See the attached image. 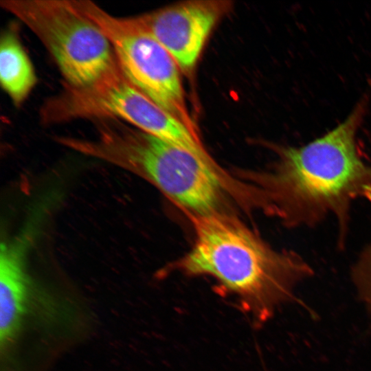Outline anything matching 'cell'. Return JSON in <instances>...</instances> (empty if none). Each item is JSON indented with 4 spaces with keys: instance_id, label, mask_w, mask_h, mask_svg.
I'll return each instance as SVG.
<instances>
[{
    "instance_id": "cell-1",
    "label": "cell",
    "mask_w": 371,
    "mask_h": 371,
    "mask_svg": "<svg viewBox=\"0 0 371 371\" xmlns=\"http://www.w3.org/2000/svg\"><path fill=\"white\" fill-rule=\"evenodd\" d=\"M363 96L347 117L322 136L298 147L279 149L269 177L273 210L292 227H313L329 215L344 243L348 212L357 199L371 202V166L363 158L357 133L366 116Z\"/></svg>"
},
{
    "instance_id": "cell-2",
    "label": "cell",
    "mask_w": 371,
    "mask_h": 371,
    "mask_svg": "<svg viewBox=\"0 0 371 371\" xmlns=\"http://www.w3.org/2000/svg\"><path fill=\"white\" fill-rule=\"evenodd\" d=\"M191 218L194 243L178 269L214 278L258 324L268 320L296 284L313 274L300 255L275 251L230 216L214 212Z\"/></svg>"
},
{
    "instance_id": "cell-3",
    "label": "cell",
    "mask_w": 371,
    "mask_h": 371,
    "mask_svg": "<svg viewBox=\"0 0 371 371\" xmlns=\"http://www.w3.org/2000/svg\"><path fill=\"white\" fill-rule=\"evenodd\" d=\"M93 122V139L64 137L61 145L141 177L193 214L215 212L224 178L218 166L122 121Z\"/></svg>"
},
{
    "instance_id": "cell-4",
    "label": "cell",
    "mask_w": 371,
    "mask_h": 371,
    "mask_svg": "<svg viewBox=\"0 0 371 371\" xmlns=\"http://www.w3.org/2000/svg\"><path fill=\"white\" fill-rule=\"evenodd\" d=\"M1 7L23 23L49 52L63 84L85 87L119 65L101 28L67 0H2Z\"/></svg>"
},
{
    "instance_id": "cell-5",
    "label": "cell",
    "mask_w": 371,
    "mask_h": 371,
    "mask_svg": "<svg viewBox=\"0 0 371 371\" xmlns=\"http://www.w3.org/2000/svg\"><path fill=\"white\" fill-rule=\"evenodd\" d=\"M39 117L45 125L117 120L186 149L196 143L188 128L135 87L119 66L85 87L63 84L44 102Z\"/></svg>"
},
{
    "instance_id": "cell-6",
    "label": "cell",
    "mask_w": 371,
    "mask_h": 371,
    "mask_svg": "<svg viewBox=\"0 0 371 371\" xmlns=\"http://www.w3.org/2000/svg\"><path fill=\"white\" fill-rule=\"evenodd\" d=\"M72 1L76 8L93 20L106 36L126 78L200 137L187 106L181 71L170 53L133 16H114L89 0Z\"/></svg>"
},
{
    "instance_id": "cell-7",
    "label": "cell",
    "mask_w": 371,
    "mask_h": 371,
    "mask_svg": "<svg viewBox=\"0 0 371 371\" xmlns=\"http://www.w3.org/2000/svg\"><path fill=\"white\" fill-rule=\"evenodd\" d=\"M230 7L228 1H190L133 18L170 53L181 72L190 74L214 26Z\"/></svg>"
},
{
    "instance_id": "cell-8",
    "label": "cell",
    "mask_w": 371,
    "mask_h": 371,
    "mask_svg": "<svg viewBox=\"0 0 371 371\" xmlns=\"http://www.w3.org/2000/svg\"><path fill=\"white\" fill-rule=\"evenodd\" d=\"M27 233L3 242L0 252V339L9 341L16 333L25 312L28 290L25 258Z\"/></svg>"
},
{
    "instance_id": "cell-9",
    "label": "cell",
    "mask_w": 371,
    "mask_h": 371,
    "mask_svg": "<svg viewBox=\"0 0 371 371\" xmlns=\"http://www.w3.org/2000/svg\"><path fill=\"white\" fill-rule=\"evenodd\" d=\"M16 25L10 24L0 40V82L16 106H21L37 82L36 72Z\"/></svg>"
},
{
    "instance_id": "cell-10",
    "label": "cell",
    "mask_w": 371,
    "mask_h": 371,
    "mask_svg": "<svg viewBox=\"0 0 371 371\" xmlns=\"http://www.w3.org/2000/svg\"><path fill=\"white\" fill-rule=\"evenodd\" d=\"M356 285L371 311V244L359 258L353 269Z\"/></svg>"
}]
</instances>
